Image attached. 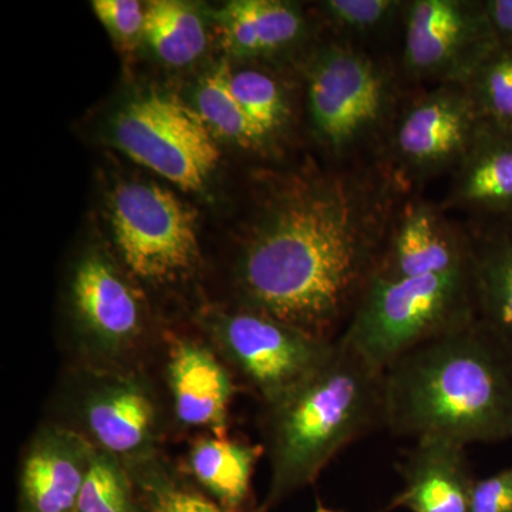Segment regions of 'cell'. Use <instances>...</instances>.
I'll list each match as a JSON object with an SVG mask.
<instances>
[{"label":"cell","instance_id":"obj_1","mask_svg":"<svg viewBox=\"0 0 512 512\" xmlns=\"http://www.w3.org/2000/svg\"><path fill=\"white\" fill-rule=\"evenodd\" d=\"M409 194L382 164L268 175L235 259L239 306L338 339Z\"/></svg>","mask_w":512,"mask_h":512},{"label":"cell","instance_id":"obj_2","mask_svg":"<svg viewBox=\"0 0 512 512\" xmlns=\"http://www.w3.org/2000/svg\"><path fill=\"white\" fill-rule=\"evenodd\" d=\"M383 424L467 446L512 439V346L478 318L383 370Z\"/></svg>","mask_w":512,"mask_h":512},{"label":"cell","instance_id":"obj_3","mask_svg":"<svg viewBox=\"0 0 512 512\" xmlns=\"http://www.w3.org/2000/svg\"><path fill=\"white\" fill-rule=\"evenodd\" d=\"M383 424V372L336 339L322 366L265 404L271 483L261 512L315 483L339 451Z\"/></svg>","mask_w":512,"mask_h":512},{"label":"cell","instance_id":"obj_4","mask_svg":"<svg viewBox=\"0 0 512 512\" xmlns=\"http://www.w3.org/2000/svg\"><path fill=\"white\" fill-rule=\"evenodd\" d=\"M298 72L322 164H379L394 120L413 90L403 83L396 56L323 33Z\"/></svg>","mask_w":512,"mask_h":512},{"label":"cell","instance_id":"obj_5","mask_svg":"<svg viewBox=\"0 0 512 512\" xmlns=\"http://www.w3.org/2000/svg\"><path fill=\"white\" fill-rule=\"evenodd\" d=\"M476 318L471 261L446 274L373 276L338 340L383 372L410 350Z\"/></svg>","mask_w":512,"mask_h":512},{"label":"cell","instance_id":"obj_6","mask_svg":"<svg viewBox=\"0 0 512 512\" xmlns=\"http://www.w3.org/2000/svg\"><path fill=\"white\" fill-rule=\"evenodd\" d=\"M480 123L464 84L413 89L394 120L379 164L404 190L421 192L431 181L453 173Z\"/></svg>","mask_w":512,"mask_h":512},{"label":"cell","instance_id":"obj_7","mask_svg":"<svg viewBox=\"0 0 512 512\" xmlns=\"http://www.w3.org/2000/svg\"><path fill=\"white\" fill-rule=\"evenodd\" d=\"M110 224L124 265L146 284H174L198 264L197 214L161 185L120 184L111 195Z\"/></svg>","mask_w":512,"mask_h":512},{"label":"cell","instance_id":"obj_8","mask_svg":"<svg viewBox=\"0 0 512 512\" xmlns=\"http://www.w3.org/2000/svg\"><path fill=\"white\" fill-rule=\"evenodd\" d=\"M110 130L128 158L183 190H202L220 163L214 133L198 111L156 90L127 101Z\"/></svg>","mask_w":512,"mask_h":512},{"label":"cell","instance_id":"obj_9","mask_svg":"<svg viewBox=\"0 0 512 512\" xmlns=\"http://www.w3.org/2000/svg\"><path fill=\"white\" fill-rule=\"evenodd\" d=\"M202 328L212 346L265 404L274 403L315 373L335 350L336 340L319 338L249 309L205 315Z\"/></svg>","mask_w":512,"mask_h":512},{"label":"cell","instance_id":"obj_10","mask_svg":"<svg viewBox=\"0 0 512 512\" xmlns=\"http://www.w3.org/2000/svg\"><path fill=\"white\" fill-rule=\"evenodd\" d=\"M497 43L484 0H409L397 69L409 89L464 84Z\"/></svg>","mask_w":512,"mask_h":512},{"label":"cell","instance_id":"obj_11","mask_svg":"<svg viewBox=\"0 0 512 512\" xmlns=\"http://www.w3.org/2000/svg\"><path fill=\"white\" fill-rule=\"evenodd\" d=\"M74 319L86 352L100 366L117 369L143 343L147 318L140 295L99 252L84 255L70 285Z\"/></svg>","mask_w":512,"mask_h":512},{"label":"cell","instance_id":"obj_12","mask_svg":"<svg viewBox=\"0 0 512 512\" xmlns=\"http://www.w3.org/2000/svg\"><path fill=\"white\" fill-rule=\"evenodd\" d=\"M471 261L470 237L440 202L412 192L402 201L387 232L375 276L407 279L446 274Z\"/></svg>","mask_w":512,"mask_h":512},{"label":"cell","instance_id":"obj_13","mask_svg":"<svg viewBox=\"0 0 512 512\" xmlns=\"http://www.w3.org/2000/svg\"><path fill=\"white\" fill-rule=\"evenodd\" d=\"M80 403L83 436L101 451L131 464L153 456L158 407L143 380L120 370H103Z\"/></svg>","mask_w":512,"mask_h":512},{"label":"cell","instance_id":"obj_14","mask_svg":"<svg viewBox=\"0 0 512 512\" xmlns=\"http://www.w3.org/2000/svg\"><path fill=\"white\" fill-rule=\"evenodd\" d=\"M94 453L96 446L80 431L42 427L20 468V512H76Z\"/></svg>","mask_w":512,"mask_h":512},{"label":"cell","instance_id":"obj_15","mask_svg":"<svg viewBox=\"0 0 512 512\" xmlns=\"http://www.w3.org/2000/svg\"><path fill=\"white\" fill-rule=\"evenodd\" d=\"M215 19L225 49L238 59L272 60L292 55L301 64L323 36L301 5L285 0H232Z\"/></svg>","mask_w":512,"mask_h":512},{"label":"cell","instance_id":"obj_16","mask_svg":"<svg viewBox=\"0 0 512 512\" xmlns=\"http://www.w3.org/2000/svg\"><path fill=\"white\" fill-rule=\"evenodd\" d=\"M440 204L464 221H512V130L480 123Z\"/></svg>","mask_w":512,"mask_h":512},{"label":"cell","instance_id":"obj_17","mask_svg":"<svg viewBox=\"0 0 512 512\" xmlns=\"http://www.w3.org/2000/svg\"><path fill=\"white\" fill-rule=\"evenodd\" d=\"M167 376L178 423L224 436L234 382L220 356L195 340L177 339L168 356Z\"/></svg>","mask_w":512,"mask_h":512},{"label":"cell","instance_id":"obj_18","mask_svg":"<svg viewBox=\"0 0 512 512\" xmlns=\"http://www.w3.org/2000/svg\"><path fill=\"white\" fill-rule=\"evenodd\" d=\"M403 487L387 510L467 512L474 478L466 446L444 437H421L400 466Z\"/></svg>","mask_w":512,"mask_h":512},{"label":"cell","instance_id":"obj_19","mask_svg":"<svg viewBox=\"0 0 512 512\" xmlns=\"http://www.w3.org/2000/svg\"><path fill=\"white\" fill-rule=\"evenodd\" d=\"M464 224L470 237L478 316L512 346V221Z\"/></svg>","mask_w":512,"mask_h":512},{"label":"cell","instance_id":"obj_20","mask_svg":"<svg viewBox=\"0 0 512 512\" xmlns=\"http://www.w3.org/2000/svg\"><path fill=\"white\" fill-rule=\"evenodd\" d=\"M261 453L262 447L242 441L205 437L192 444L187 471L191 480L222 507L242 512Z\"/></svg>","mask_w":512,"mask_h":512},{"label":"cell","instance_id":"obj_21","mask_svg":"<svg viewBox=\"0 0 512 512\" xmlns=\"http://www.w3.org/2000/svg\"><path fill=\"white\" fill-rule=\"evenodd\" d=\"M407 8L409 0H325L318 6L323 33L387 53L394 37L402 36Z\"/></svg>","mask_w":512,"mask_h":512},{"label":"cell","instance_id":"obj_22","mask_svg":"<svg viewBox=\"0 0 512 512\" xmlns=\"http://www.w3.org/2000/svg\"><path fill=\"white\" fill-rule=\"evenodd\" d=\"M231 90L271 151L288 138L295 124V100L281 73L266 67L232 70Z\"/></svg>","mask_w":512,"mask_h":512},{"label":"cell","instance_id":"obj_23","mask_svg":"<svg viewBox=\"0 0 512 512\" xmlns=\"http://www.w3.org/2000/svg\"><path fill=\"white\" fill-rule=\"evenodd\" d=\"M127 468L136 487L138 512H235L218 504L157 453Z\"/></svg>","mask_w":512,"mask_h":512},{"label":"cell","instance_id":"obj_24","mask_svg":"<svg viewBox=\"0 0 512 512\" xmlns=\"http://www.w3.org/2000/svg\"><path fill=\"white\" fill-rule=\"evenodd\" d=\"M144 42L161 62L183 67L195 62L207 46V32L197 10L178 0L146 5Z\"/></svg>","mask_w":512,"mask_h":512},{"label":"cell","instance_id":"obj_25","mask_svg":"<svg viewBox=\"0 0 512 512\" xmlns=\"http://www.w3.org/2000/svg\"><path fill=\"white\" fill-rule=\"evenodd\" d=\"M231 66L227 62L205 73L195 89L194 109L214 134H220L242 150L271 154L258 128L248 119L231 90Z\"/></svg>","mask_w":512,"mask_h":512},{"label":"cell","instance_id":"obj_26","mask_svg":"<svg viewBox=\"0 0 512 512\" xmlns=\"http://www.w3.org/2000/svg\"><path fill=\"white\" fill-rule=\"evenodd\" d=\"M464 86L481 123L512 130V47L498 42Z\"/></svg>","mask_w":512,"mask_h":512},{"label":"cell","instance_id":"obj_27","mask_svg":"<svg viewBox=\"0 0 512 512\" xmlns=\"http://www.w3.org/2000/svg\"><path fill=\"white\" fill-rule=\"evenodd\" d=\"M76 512H138L136 487L126 464L96 447Z\"/></svg>","mask_w":512,"mask_h":512},{"label":"cell","instance_id":"obj_28","mask_svg":"<svg viewBox=\"0 0 512 512\" xmlns=\"http://www.w3.org/2000/svg\"><path fill=\"white\" fill-rule=\"evenodd\" d=\"M97 19L124 49H134L144 40L146 5L137 0H94Z\"/></svg>","mask_w":512,"mask_h":512},{"label":"cell","instance_id":"obj_29","mask_svg":"<svg viewBox=\"0 0 512 512\" xmlns=\"http://www.w3.org/2000/svg\"><path fill=\"white\" fill-rule=\"evenodd\" d=\"M467 512H512V467L493 476L476 478Z\"/></svg>","mask_w":512,"mask_h":512},{"label":"cell","instance_id":"obj_30","mask_svg":"<svg viewBox=\"0 0 512 512\" xmlns=\"http://www.w3.org/2000/svg\"><path fill=\"white\" fill-rule=\"evenodd\" d=\"M498 42L512 47V0H484Z\"/></svg>","mask_w":512,"mask_h":512},{"label":"cell","instance_id":"obj_31","mask_svg":"<svg viewBox=\"0 0 512 512\" xmlns=\"http://www.w3.org/2000/svg\"><path fill=\"white\" fill-rule=\"evenodd\" d=\"M315 512H339V511H333L330 510V508L323 507V505H319L318 508H316Z\"/></svg>","mask_w":512,"mask_h":512}]
</instances>
